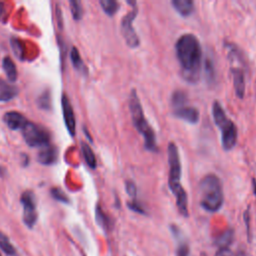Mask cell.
Returning a JSON list of instances; mask_svg holds the SVG:
<instances>
[{"instance_id": "obj_1", "label": "cell", "mask_w": 256, "mask_h": 256, "mask_svg": "<svg viewBox=\"0 0 256 256\" xmlns=\"http://www.w3.org/2000/svg\"><path fill=\"white\" fill-rule=\"evenodd\" d=\"M175 51L182 77L188 83H197L200 79L203 60L198 38L192 33L182 34L176 41Z\"/></svg>"}, {"instance_id": "obj_2", "label": "cell", "mask_w": 256, "mask_h": 256, "mask_svg": "<svg viewBox=\"0 0 256 256\" xmlns=\"http://www.w3.org/2000/svg\"><path fill=\"white\" fill-rule=\"evenodd\" d=\"M169 175L168 185L171 192L176 199V205L179 213L183 217H188V201L187 194L183 186L181 185V161L178 152V147L174 142H169L167 148Z\"/></svg>"}, {"instance_id": "obj_3", "label": "cell", "mask_w": 256, "mask_h": 256, "mask_svg": "<svg viewBox=\"0 0 256 256\" xmlns=\"http://www.w3.org/2000/svg\"><path fill=\"white\" fill-rule=\"evenodd\" d=\"M129 110L134 127L138 133L143 136L145 149L151 152H156V135L153 128L145 118L144 111L135 88H132L129 94Z\"/></svg>"}, {"instance_id": "obj_4", "label": "cell", "mask_w": 256, "mask_h": 256, "mask_svg": "<svg viewBox=\"0 0 256 256\" xmlns=\"http://www.w3.org/2000/svg\"><path fill=\"white\" fill-rule=\"evenodd\" d=\"M200 205L207 212L214 213L221 209L224 202L223 187L215 174L205 175L199 183Z\"/></svg>"}, {"instance_id": "obj_5", "label": "cell", "mask_w": 256, "mask_h": 256, "mask_svg": "<svg viewBox=\"0 0 256 256\" xmlns=\"http://www.w3.org/2000/svg\"><path fill=\"white\" fill-rule=\"evenodd\" d=\"M227 58L230 64V71L233 78V86L235 90V94L239 99L244 98L245 95V59L241 49L232 42H225L224 44Z\"/></svg>"}, {"instance_id": "obj_6", "label": "cell", "mask_w": 256, "mask_h": 256, "mask_svg": "<svg viewBox=\"0 0 256 256\" xmlns=\"http://www.w3.org/2000/svg\"><path fill=\"white\" fill-rule=\"evenodd\" d=\"M212 116L216 126L221 133V145L225 151L232 150L238 138V131L235 123L227 117L219 101H214L212 104Z\"/></svg>"}, {"instance_id": "obj_7", "label": "cell", "mask_w": 256, "mask_h": 256, "mask_svg": "<svg viewBox=\"0 0 256 256\" xmlns=\"http://www.w3.org/2000/svg\"><path fill=\"white\" fill-rule=\"evenodd\" d=\"M127 3L131 6V9L123 16L121 20V33L130 48H136L140 45V38L136 33V30L133 26V22L138 14V6L136 1L128 0Z\"/></svg>"}, {"instance_id": "obj_8", "label": "cell", "mask_w": 256, "mask_h": 256, "mask_svg": "<svg viewBox=\"0 0 256 256\" xmlns=\"http://www.w3.org/2000/svg\"><path fill=\"white\" fill-rule=\"evenodd\" d=\"M21 130L26 144L30 147H43L49 144L50 135L45 128L27 121Z\"/></svg>"}, {"instance_id": "obj_9", "label": "cell", "mask_w": 256, "mask_h": 256, "mask_svg": "<svg viewBox=\"0 0 256 256\" xmlns=\"http://www.w3.org/2000/svg\"><path fill=\"white\" fill-rule=\"evenodd\" d=\"M20 201L23 206V221L29 228H32L37 221V210L34 193L31 191L23 192Z\"/></svg>"}, {"instance_id": "obj_10", "label": "cell", "mask_w": 256, "mask_h": 256, "mask_svg": "<svg viewBox=\"0 0 256 256\" xmlns=\"http://www.w3.org/2000/svg\"><path fill=\"white\" fill-rule=\"evenodd\" d=\"M61 106H62V112H63V118L65 126L71 136H74L76 133V121H75V115L73 112L72 105L67 97L66 94L62 95L61 98Z\"/></svg>"}, {"instance_id": "obj_11", "label": "cell", "mask_w": 256, "mask_h": 256, "mask_svg": "<svg viewBox=\"0 0 256 256\" xmlns=\"http://www.w3.org/2000/svg\"><path fill=\"white\" fill-rule=\"evenodd\" d=\"M172 113L176 118L186 121L190 124H196L200 118L199 110L197 108H195L193 106H189V105H184V106L175 108V109H173Z\"/></svg>"}, {"instance_id": "obj_12", "label": "cell", "mask_w": 256, "mask_h": 256, "mask_svg": "<svg viewBox=\"0 0 256 256\" xmlns=\"http://www.w3.org/2000/svg\"><path fill=\"white\" fill-rule=\"evenodd\" d=\"M170 230L177 243V256H191L189 245L184 238V235L182 234L180 228L175 224H172L170 226Z\"/></svg>"}, {"instance_id": "obj_13", "label": "cell", "mask_w": 256, "mask_h": 256, "mask_svg": "<svg viewBox=\"0 0 256 256\" xmlns=\"http://www.w3.org/2000/svg\"><path fill=\"white\" fill-rule=\"evenodd\" d=\"M3 121L11 130L22 129L27 120L21 113L17 111H9L3 115Z\"/></svg>"}, {"instance_id": "obj_14", "label": "cell", "mask_w": 256, "mask_h": 256, "mask_svg": "<svg viewBox=\"0 0 256 256\" xmlns=\"http://www.w3.org/2000/svg\"><path fill=\"white\" fill-rule=\"evenodd\" d=\"M57 156V149L54 146L48 144L41 148L37 155V160L43 165H51L56 162Z\"/></svg>"}, {"instance_id": "obj_15", "label": "cell", "mask_w": 256, "mask_h": 256, "mask_svg": "<svg viewBox=\"0 0 256 256\" xmlns=\"http://www.w3.org/2000/svg\"><path fill=\"white\" fill-rule=\"evenodd\" d=\"M171 5L183 17L190 16L194 10V2L191 0H172Z\"/></svg>"}, {"instance_id": "obj_16", "label": "cell", "mask_w": 256, "mask_h": 256, "mask_svg": "<svg viewBox=\"0 0 256 256\" xmlns=\"http://www.w3.org/2000/svg\"><path fill=\"white\" fill-rule=\"evenodd\" d=\"M18 95V88L0 79V102H7Z\"/></svg>"}, {"instance_id": "obj_17", "label": "cell", "mask_w": 256, "mask_h": 256, "mask_svg": "<svg viewBox=\"0 0 256 256\" xmlns=\"http://www.w3.org/2000/svg\"><path fill=\"white\" fill-rule=\"evenodd\" d=\"M203 71L205 80L209 84H212L216 80V70L213 58L209 55H207L203 60Z\"/></svg>"}, {"instance_id": "obj_18", "label": "cell", "mask_w": 256, "mask_h": 256, "mask_svg": "<svg viewBox=\"0 0 256 256\" xmlns=\"http://www.w3.org/2000/svg\"><path fill=\"white\" fill-rule=\"evenodd\" d=\"M2 67L4 69V72H5L8 80L10 82H15L18 77V72H17V68L15 66L14 61L9 56L4 57V59L2 61Z\"/></svg>"}, {"instance_id": "obj_19", "label": "cell", "mask_w": 256, "mask_h": 256, "mask_svg": "<svg viewBox=\"0 0 256 256\" xmlns=\"http://www.w3.org/2000/svg\"><path fill=\"white\" fill-rule=\"evenodd\" d=\"M81 151H82L83 157H84L85 162L87 163V165L90 168L95 169L96 166H97V161H96L95 154H94L92 148L90 147V145L86 142H81Z\"/></svg>"}, {"instance_id": "obj_20", "label": "cell", "mask_w": 256, "mask_h": 256, "mask_svg": "<svg viewBox=\"0 0 256 256\" xmlns=\"http://www.w3.org/2000/svg\"><path fill=\"white\" fill-rule=\"evenodd\" d=\"M234 238V232L232 229H226L223 231L216 240V244L219 248H229Z\"/></svg>"}, {"instance_id": "obj_21", "label": "cell", "mask_w": 256, "mask_h": 256, "mask_svg": "<svg viewBox=\"0 0 256 256\" xmlns=\"http://www.w3.org/2000/svg\"><path fill=\"white\" fill-rule=\"evenodd\" d=\"M188 97L187 94L182 90H175L171 95V106L173 109L187 105Z\"/></svg>"}, {"instance_id": "obj_22", "label": "cell", "mask_w": 256, "mask_h": 256, "mask_svg": "<svg viewBox=\"0 0 256 256\" xmlns=\"http://www.w3.org/2000/svg\"><path fill=\"white\" fill-rule=\"evenodd\" d=\"M99 4L102 10L110 17L115 15L119 9V3L115 0H100Z\"/></svg>"}, {"instance_id": "obj_23", "label": "cell", "mask_w": 256, "mask_h": 256, "mask_svg": "<svg viewBox=\"0 0 256 256\" xmlns=\"http://www.w3.org/2000/svg\"><path fill=\"white\" fill-rule=\"evenodd\" d=\"M95 218H96V221H97L98 225H99L100 227H102L104 230H107V229L110 227L109 218H108V216L104 213V211L102 210V208H101L100 205H97V206H96V209H95Z\"/></svg>"}, {"instance_id": "obj_24", "label": "cell", "mask_w": 256, "mask_h": 256, "mask_svg": "<svg viewBox=\"0 0 256 256\" xmlns=\"http://www.w3.org/2000/svg\"><path fill=\"white\" fill-rule=\"evenodd\" d=\"M70 57H71V61H72V64L73 66L80 72H84L86 71V68H85V65L81 59V56L79 54V51L78 49L74 46L72 47L71 49V52H70Z\"/></svg>"}, {"instance_id": "obj_25", "label": "cell", "mask_w": 256, "mask_h": 256, "mask_svg": "<svg viewBox=\"0 0 256 256\" xmlns=\"http://www.w3.org/2000/svg\"><path fill=\"white\" fill-rule=\"evenodd\" d=\"M0 248L2 249L3 252H5L8 255L13 256L16 254V250L13 247V245L11 244V242L9 241L8 237L1 231H0Z\"/></svg>"}, {"instance_id": "obj_26", "label": "cell", "mask_w": 256, "mask_h": 256, "mask_svg": "<svg viewBox=\"0 0 256 256\" xmlns=\"http://www.w3.org/2000/svg\"><path fill=\"white\" fill-rule=\"evenodd\" d=\"M69 4H70V11L74 20H80L83 16V8H82L81 2L76 0H71Z\"/></svg>"}, {"instance_id": "obj_27", "label": "cell", "mask_w": 256, "mask_h": 256, "mask_svg": "<svg viewBox=\"0 0 256 256\" xmlns=\"http://www.w3.org/2000/svg\"><path fill=\"white\" fill-rule=\"evenodd\" d=\"M11 47L12 50L14 52V54L16 55L17 58H19L20 60L24 59V46L23 44L20 42L19 39L17 38H11Z\"/></svg>"}, {"instance_id": "obj_28", "label": "cell", "mask_w": 256, "mask_h": 256, "mask_svg": "<svg viewBox=\"0 0 256 256\" xmlns=\"http://www.w3.org/2000/svg\"><path fill=\"white\" fill-rule=\"evenodd\" d=\"M50 193L52 195V197L57 200V201H60V202H63V203H68L69 202V198L68 196L58 187H53L51 188L50 190Z\"/></svg>"}, {"instance_id": "obj_29", "label": "cell", "mask_w": 256, "mask_h": 256, "mask_svg": "<svg viewBox=\"0 0 256 256\" xmlns=\"http://www.w3.org/2000/svg\"><path fill=\"white\" fill-rule=\"evenodd\" d=\"M125 190L127 192V194L129 195V197L131 198V200H136V196H137V186L134 183V181L132 180H126L125 181Z\"/></svg>"}, {"instance_id": "obj_30", "label": "cell", "mask_w": 256, "mask_h": 256, "mask_svg": "<svg viewBox=\"0 0 256 256\" xmlns=\"http://www.w3.org/2000/svg\"><path fill=\"white\" fill-rule=\"evenodd\" d=\"M38 105L40 108L47 110L50 107V94L48 91H45L44 93H42L37 101Z\"/></svg>"}, {"instance_id": "obj_31", "label": "cell", "mask_w": 256, "mask_h": 256, "mask_svg": "<svg viewBox=\"0 0 256 256\" xmlns=\"http://www.w3.org/2000/svg\"><path fill=\"white\" fill-rule=\"evenodd\" d=\"M127 206L130 210L139 213V214H146L145 210L143 209V207L140 205L139 202H137V200H130L127 202Z\"/></svg>"}, {"instance_id": "obj_32", "label": "cell", "mask_w": 256, "mask_h": 256, "mask_svg": "<svg viewBox=\"0 0 256 256\" xmlns=\"http://www.w3.org/2000/svg\"><path fill=\"white\" fill-rule=\"evenodd\" d=\"M215 256H237L229 248H219Z\"/></svg>"}, {"instance_id": "obj_33", "label": "cell", "mask_w": 256, "mask_h": 256, "mask_svg": "<svg viewBox=\"0 0 256 256\" xmlns=\"http://www.w3.org/2000/svg\"><path fill=\"white\" fill-rule=\"evenodd\" d=\"M252 187H253L254 195H255V197H256V179H255V178L252 179Z\"/></svg>"}, {"instance_id": "obj_34", "label": "cell", "mask_w": 256, "mask_h": 256, "mask_svg": "<svg viewBox=\"0 0 256 256\" xmlns=\"http://www.w3.org/2000/svg\"><path fill=\"white\" fill-rule=\"evenodd\" d=\"M2 12H3V5L0 3V17L2 15Z\"/></svg>"}, {"instance_id": "obj_35", "label": "cell", "mask_w": 256, "mask_h": 256, "mask_svg": "<svg viewBox=\"0 0 256 256\" xmlns=\"http://www.w3.org/2000/svg\"><path fill=\"white\" fill-rule=\"evenodd\" d=\"M201 256H207V255H206V254H202Z\"/></svg>"}, {"instance_id": "obj_36", "label": "cell", "mask_w": 256, "mask_h": 256, "mask_svg": "<svg viewBox=\"0 0 256 256\" xmlns=\"http://www.w3.org/2000/svg\"><path fill=\"white\" fill-rule=\"evenodd\" d=\"M0 172H1V168H0Z\"/></svg>"}, {"instance_id": "obj_37", "label": "cell", "mask_w": 256, "mask_h": 256, "mask_svg": "<svg viewBox=\"0 0 256 256\" xmlns=\"http://www.w3.org/2000/svg\"><path fill=\"white\" fill-rule=\"evenodd\" d=\"M0 256H1V254H0Z\"/></svg>"}]
</instances>
